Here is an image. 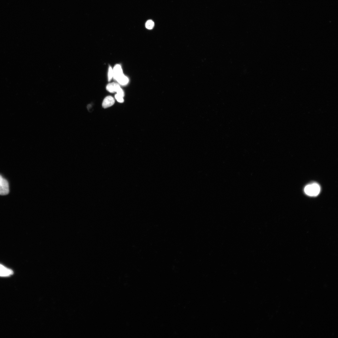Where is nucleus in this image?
Listing matches in <instances>:
<instances>
[{"label": "nucleus", "instance_id": "1", "mask_svg": "<svg viewBox=\"0 0 338 338\" xmlns=\"http://www.w3.org/2000/svg\"><path fill=\"white\" fill-rule=\"evenodd\" d=\"M320 187L317 183H313L306 186L304 192L306 194L311 196H316L320 193Z\"/></svg>", "mask_w": 338, "mask_h": 338}, {"label": "nucleus", "instance_id": "2", "mask_svg": "<svg viewBox=\"0 0 338 338\" xmlns=\"http://www.w3.org/2000/svg\"><path fill=\"white\" fill-rule=\"evenodd\" d=\"M9 186L7 181L3 178L0 180V195H5L9 193Z\"/></svg>", "mask_w": 338, "mask_h": 338}, {"label": "nucleus", "instance_id": "3", "mask_svg": "<svg viewBox=\"0 0 338 338\" xmlns=\"http://www.w3.org/2000/svg\"><path fill=\"white\" fill-rule=\"evenodd\" d=\"M13 271L0 264V277H8L12 275Z\"/></svg>", "mask_w": 338, "mask_h": 338}, {"label": "nucleus", "instance_id": "4", "mask_svg": "<svg viewBox=\"0 0 338 338\" xmlns=\"http://www.w3.org/2000/svg\"><path fill=\"white\" fill-rule=\"evenodd\" d=\"M114 98L111 96H108L105 98L103 102L102 106L103 108H106L113 105L115 103Z\"/></svg>", "mask_w": 338, "mask_h": 338}, {"label": "nucleus", "instance_id": "5", "mask_svg": "<svg viewBox=\"0 0 338 338\" xmlns=\"http://www.w3.org/2000/svg\"><path fill=\"white\" fill-rule=\"evenodd\" d=\"M113 78L116 80L121 75L124 74L121 66L119 64L116 65L113 69Z\"/></svg>", "mask_w": 338, "mask_h": 338}, {"label": "nucleus", "instance_id": "6", "mask_svg": "<svg viewBox=\"0 0 338 338\" xmlns=\"http://www.w3.org/2000/svg\"><path fill=\"white\" fill-rule=\"evenodd\" d=\"M121 88L119 84L115 83L108 84L107 86V90L110 93L116 92Z\"/></svg>", "mask_w": 338, "mask_h": 338}, {"label": "nucleus", "instance_id": "7", "mask_svg": "<svg viewBox=\"0 0 338 338\" xmlns=\"http://www.w3.org/2000/svg\"><path fill=\"white\" fill-rule=\"evenodd\" d=\"M119 84L122 86L127 85L129 83V80L124 74L121 75L116 80Z\"/></svg>", "mask_w": 338, "mask_h": 338}, {"label": "nucleus", "instance_id": "8", "mask_svg": "<svg viewBox=\"0 0 338 338\" xmlns=\"http://www.w3.org/2000/svg\"><path fill=\"white\" fill-rule=\"evenodd\" d=\"M154 26V22L151 20H148L145 24V26L146 28L149 29V30H151L152 29Z\"/></svg>", "mask_w": 338, "mask_h": 338}, {"label": "nucleus", "instance_id": "9", "mask_svg": "<svg viewBox=\"0 0 338 338\" xmlns=\"http://www.w3.org/2000/svg\"><path fill=\"white\" fill-rule=\"evenodd\" d=\"M108 78L109 81L111 80L113 78V70L112 68L110 66L109 67Z\"/></svg>", "mask_w": 338, "mask_h": 338}, {"label": "nucleus", "instance_id": "10", "mask_svg": "<svg viewBox=\"0 0 338 338\" xmlns=\"http://www.w3.org/2000/svg\"><path fill=\"white\" fill-rule=\"evenodd\" d=\"M115 97L116 99L119 102H123L124 101L123 97L117 94L115 95Z\"/></svg>", "mask_w": 338, "mask_h": 338}, {"label": "nucleus", "instance_id": "11", "mask_svg": "<svg viewBox=\"0 0 338 338\" xmlns=\"http://www.w3.org/2000/svg\"><path fill=\"white\" fill-rule=\"evenodd\" d=\"M116 92L117 93V94L123 97H124V93L123 90L121 88L119 89Z\"/></svg>", "mask_w": 338, "mask_h": 338}, {"label": "nucleus", "instance_id": "12", "mask_svg": "<svg viewBox=\"0 0 338 338\" xmlns=\"http://www.w3.org/2000/svg\"><path fill=\"white\" fill-rule=\"evenodd\" d=\"M3 178V177L1 175H0V180H1Z\"/></svg>", "mask_w": 338, "mask_h": 338}]
</instances>
